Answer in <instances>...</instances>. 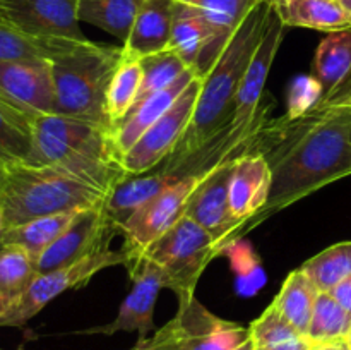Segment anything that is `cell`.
<instances>
[{"label":"cell","mask_w":351,"mask_h":350,"mask_svg":"<svg viewBox=\"0 0 351 350\" xmlns=\"http://www.w3.org/2000/svg\"><path fill=\"white\" fill-rule=\"evenodd\" d=\"M285 31H287V26L281 23L278 14L274 12L269 27H267L266 34L261 40L254 57L250 58L249 67L243 74L239 91H237L235 100H233V112L228 120V126L232 129L249 126L259 115L264 86H266L267 75H269L271 67H273L278 50L283 43Z\"/></svg>","instance_id":"14"},{"label":"cell","mask_w":351,"mask_h":350,"mask_svg":"<svg viewBox=\"0 0 351 350\" xmlns=\"http://www.w3.org/2000/svg\"><path fill=\"white\" fill-rule=\"evenodd\" d=\"M273 14L271 0H257L242 24L237 27L218 60L202 78L191 126L173 153L167 158L168 161L182 160L194 153L219 127L228 122L240 82L249 67L250 58L269 27Z\"/></svg>","instance_id":"2"},{"label":"cell","mask_w":351,"mask_h":350,"mask_svg":"<svg viewBox=\"0 0 351 350\" xmlns=\"http://www.w3.org/2000/svg\"><path fill=\"white\" fill-rule=\"evenodd\" d=\"M235 161L215 167L192 192L185 208V216L208 230L218 244L219 254L233 244V233L239 223L233 218L228 205V180Z\"/></svg>","instance_id":"13"},{"label":"cell","mask_w":351,"mask_h":350,"mask_svg":"<svg viewBox=\"0 0 351 350\" xmlns=\"http://www.w3.org/2000/svg\"><path fill=\"white\" fill-rule=\"evenodd\" d=\"M141 67H143V88L137 102L175 84L185 72L191 71L184 60L171 50H163L160 54L141 58Z\"/></svg>","instance_id":"34"},{"label":"cell","mask_w":351,"mask_h":350,"mask_svg":"<svg viewBox=\"0 0 351 350\" xmlns=\"http://www.w3.org/2000/svg\"><path fill=\"white\" fill-rule=\"evenodd\" d=\"M194 9L211 30V40L202 50L195 74L204 78L215 65L232 34L242 24L257 0H178Z\"/></svg>","instance_id":"18"},{"label":"cell","mask_w":351,"mask_h":350,"mask_svg":"<svg viewBox=\"0 0 351 350\" xmlns=\"http://www.w3.org/2000/svg\"><path fill=\"white\" fill-rule=\"evenodd\" d=\"M0 95L34 113H55L53 79L50 62H0Z\"/></svg>","instance_id":"16"},{"label":"cell","mask_w":351,"mask_h":350,"mask_svg":"<svg viewBox=\"0 0 351 350\" xmlns=\"http://www.w3.org/2000/svg\"><path fill=\"white\" fill-rule=\"evenodd\" d=\"M3 175H5V167H3V163H2V161H0V187H2Z\"/></svg>","instance_id":"44"},{"label":"cell","mask_w":351,"mask_h":350,"mask_svg":"<svg viewBox=\"0 0 351 350\" xmlns=\"http://www.w3.org/2000/svg\"><path fill=\"white\" fill-rule=\"evenodd\" d=\"M117 233H122V230L108 215L105 201L81 209L62 235L41 254L38 273H50L106 249Z\"/></svg>","instance_id":"10"},{"label":"cell","mask_w":351,"mask_h":350,"mask_svg":"<svg viewBox=\"0 0 351 350\" xmlns=\"http://www.w3.org/2000/svg\"><path fill=\"white\" fill-rule=\"evenodd\" d=\"M254 350H311V340L293 328L273 304L250 325Z\"/></svg>","instance_id":"31"},{"label":"cell","mask_w":351,"mask_h":350,"mask_svg":"<svg viewBox=\"0 0 351 350\" xmlns=\"http://www.w3.org/2000/svg\"><path fill=\"white\" fill-rule=\"evenodd\" d=\"M175 318L180 326L184 350H233L250 338V326L218 318L195 295L178 301Z\"/></svg>","instance_id":"15"},{"label":"cell","mask_w":351,"mask_h":350,"mask_svg":"<svg viewBox=\"0 0 351 350\" xmlns=\"http://www.w3.org/2000/svg\"><path fill=\"white\" fill-rule=\"evenodd\" d=\"M29 165L57 167L106 194L127 177L108 127L58 113L34 117Z\"/></svg>","instance_id":"3"},{"label":"cell","mask_w":351,"mask_h":350,"mask_svg":"<svg viewBox=\"0 0 351 350\" xmlns=\"http://www.w3.org/2000/svg\"><path fill=\"white\" fill-rule=\"evenodd\" d=\"M319 290L302 268L293 270L281 285V290L271 304L297 331L305 335L308 329L312 312Z\"/></svg>","instance_id":"26"},{"label":"cell","mask_w":351,"mask_h":350,"mask_svg":"<svg viewBox=\"0 0 351 350\" xmlns=\"http://www.w3.org/2000/svg\"><path fill=\"white\" fill-rule=\"evenodd\" d=\"M53 40H36L0 24V62L50 58Z\"/></svg>","instance_id":"35"},{"label":"cell","mask_w":351,"mask_h":350,"mask_svg":"<svg viewBox=\"0 0 351 350\" xmlns=\"http://www.w3.org/2000/svg\"><path fill=\"white\" fill-rule=\"evenodd\" d=\"M180 178H175L163 172H154L149 175H127L123 180H120L112 191L108 192L105 199L108 215L113 222L122 230L123 223L146 202L156 198L160 192L170 187L171 184L178 182Z\"/></svg>","instance_id":"21"},{"label":"cell","mask_w":351,"mask_h":350,"mask_svg":"<svg viewBox=\"0 0 351 350\" xmlns=\"http://www.w3.org/2000/svg\"><path fill=\"white\" fill-rule=\"evenodd\" d=\"M311 350H338V345H315Z\"/></svg>","instance_id":"42"},{"label":"cell","mask_w":351,"mask_h":350,"mask_svg":"<svg viewBox=\"0 0 351 350\" xmlns=\"http://www.w3.org/2000/svg\"><path fill=\"white\" fill-rule=\"evenodd\" d=\"M36 115L0 95V161L5 168L31 161Z\"/></svg>","instance_id":"23"},{"label":"cell","mask_w":351,"mask_h":350,"mask_svg":"<svg viewBox=\"0 0 351 350\" xmlns=\"http://www.w3.org/2000/svg\"><path fill=\"white\" fill-rule=\"evenodd\" d=\"M336 2H338V5L345 10L346 17H348V21L351 24V0H336Z\"/></svg>","instance_id":"40"},{"label":"cell","mask_w":351,"mask_h":350,"mask_svg":"<svg viewBox=\"0 0 351 350\" xmlns=\"http://www.w3.org/2000/svg\"><path fill=\"white\" fill-rule=\"evenodd\" d=\"M0 24L36 40H86L77 0H0Z\"/></svg>","instance_id":"12"},{"label":"cell","mask_w":351,"mask_h":350,"mask_svg":"<svg viewBox=\"0 0 351 350\" xmlns=\"http://www.w3.org/2000/svg\"><path fill=\"white\" fill-rule=\"evenodd\" d=\"M132 288L120 304L115 319L108 325L75 331L77 335H115L119 331L139 335V340L147 338L154 329V307L161 288H168L165 271L146 256L134 257L129 264Z\"/></svg>","instance_id":"9"},{"label":"cell","mask_w":351,"mask_h":350,"mask_svg":"<svg viewBox=\"0 0 351 350\" xmlns=\"http://www.w3.org/2000/svg\"><path fill=\"white\" fill-rule=\"evenodd\" d=\"M233 350H254L252 338H249V340H247V342H243L242 345H239V347H237V349H233Z\"/></svg>","instance_id":"41"},{"label":"cell","mask_w":351,"mask_h":350,"mask_svg":"<svg viewBox=\"0 0 351 350\" xmlns=\"http://www.w3.org/2000/svg\"><path fill=\"white\" fill-rule=\"evenodd\" d=\"M324 98V88L314 75H298L288 89V119H300L315 110Z\"/></svg>","instance_id":"36"},{"label":"cell","mask_w":351,"mask_h":350,"mask_svg":"<svg viewBox=\"0 0 351 350\" xmlns=\"http://www.w3.org/2000/svg\"><path fill=\"white\" fill-rule=\"evenodd\" d=\"M319 292H331L351 275V242H339L302 264Z\"/></svg>","instance_id":"33"},{"label":"cell","mask_w":351,"mask_h":350,"mask_svg":"<svg viewBox=\"0 0 351 350\" xmlns=\"http://www.w3.org/2000/svg\"><path fill=\"white\" fill-rule=\"evenodd\" d=\"M38 277V261L19 246H0V312Z\"/></svg>","instance_id":"30"},{"label":"cell","mask_w":351,"mask_h":350,"mask_svg":"<svg viewBox=\"0 0 351 350\" xmlns=\"http://www.w3.org/2000/svg\"><path fill=\"white\" fill-rule=\"evenodd\" d=\"M143 88V67L139 58H129L123 55V60L117 67L112 81L108 84L105 100V112L110 129L120 124L123 117L132 110L139 98Z\"/></svg>","instance_id":"29"},{"label":"cell","mask_w":351,"mask_h":350,"mask_svg":"<svg viewBox=\"0 0 351 350\" xmlns=\"http://www.w3.org/2000/svg\"><path fill=\"white\" fill-rule=\"evenodd\" d=\"M329 294H331L332 297H335L336 301H338L351 314V275L346 280H343L338 287L332 288Z\"/></svg>","instance_id":"39"},{"label":"cell","mask_w":351,"mask_h":350,"mask_svg":"<svg viewBox=\"0 0 351 350\" xmlns=\"http://www.w3.org/2000/svg\"><path fill=\"white\" fill-rule=\"evenodd\" d=\"M351 110L285 115L281 132L266 150L271 167L267 202L237 232L235 240L274 213L331 182L351 175Z\"/></svg>","instance_id":"1"},{"label":"cell","mask_w":351,"mask_h":350,"mask_svg":"<svg viewBox=\"0 0 351 350\" xmlns=\"http://www.w3.org/2000/svg\"><path fill=\"white\" fill-rule=\"evenodd\" d=\"M122 60V45L96 43L88 38H55L48 58L53 79L55 113L110 129L105 112L106 91Z\"/></svg>","instance_id":"4"},{"label":"cell","mask_w":351,"mask_h":350,"mask_svg":"<svg viewBox=\"0 0 351 350\" xmlns=\"http://www.w3.org/2000/svg\"><path fill=\"white\" fill-rule=\"evenodd\" d=\"M351 326V314L329 292H319L308 329L312 345H339Z\"/></svg>","instance_id":"32"},{"label":"cell","mask_w":351,"mask_h":350,"mask_svg":"<svg viewBox=\"0 0 351 350\" xmlns=\"http://www.w3.org/2000/svg\"><path fill=\"white\" fill-rule=\"evenodd\" d=\"M132 259V254L125 247L120 250H112L106 247L74 264L58 268L50 273H38L26 292L17 297L5 311L0 312V326L21 328L64 292L84 287L95 275L106 268L119 266V264L129 266Z\"/></svg>","instance_id":"7"},{"label":"cell","mask_w":351,"mask_h":350,"mask_svg":"<svg viewBox=\"0 0 351 350\" xmlns=\"http://www.w3.org/2000/svg\"><path fill=\"white\" fill-rule=\"evenodd\" d=\"M312 75L324 88V96L335 93L351 75V30L335 31L319 43Z\"/></svg>","instance_id":"24"},{"label":"cell","mask_w":351,"mask_h":350,"mask_svg":"<svg viewBox=\"0 0 351 350\" xmlns=\"http://www.w3.org/2000/svg\"><path fill=\"white\" fill-rule=\"evenodd\" d=\"M345 343H346V345H348V347H350V349H351V326H350L348 333H346V338H345Z\"/></svg>","instance_id":"45"},{"label":"cell","mask_w":351,"mask_h":350,"mask_svg":"<svg viewBox=\"0 0 351 350\" xmlns=\"http://www.w3.org/2000/svg\"><path fill=\"white\" fill-rule=\"evenodd\" d=\"M271 189V167L264 153H250L235 160L228 180V205L239 232L266 206ZM237 232L233 233L235 242Z\"/></svg>","instance_id":"17"},{"label":"cell","mask_w":351,"mask_h":350,"mask_svg":"<svg viewBox=\"0 0 351 350\" xmlns=\"http://www.w3.org/2000/svg\"><path fill=\"white\" fill-rule=\"evenodd\" d=\"M175 5L177 0H144L129 38L122 43L123 55L141 60L147 55L168 50L173 30Z\"/></svg>","instance_id":"20"},{"label":"cell","mask_w":351,"mask_h":350,"mask_svg":"<svg viewBox=\"0 0 351 350\" xmlns=\"http://www.w3.org/2000/svg\"><path fill=\"white\" fill-rule=\"evenodd\" d=\"M130 350H184L178 319H170L156 333L144 340H137V343Z\"/></svg>","instance_id":"37"},{"label":"cell","mask_w":351,"mask_h":350,"mask_svg":"<svg viewBox=\"0 0 351 350\" xmlns=\"http://www.w3.org/2000/svg\"><path fill=\"white\" fill-rule=\"evenodd\" d=\"M201 84L202 79L195 75L194 81L185 88L170 110L161 119H158L120 158V163L127 175L146 174L173 153L191 126L201 93Z\"/></svg>","instance_id":"8"},{"label":"cell","mask_w":351,"mask_h":350,"mask_svg":"<svg viewBox=\"0 0 351 350\" xmlns=\"http://www.w3.org/2000/svg\"><path fill=\"white\" fill-rule=\"evenodd\" d=\"M331 110H351V75L335 93L324 96L314 112H331Z\"/></svg>","instance_id":"38"},{"label":"cell","mask_w":351,"mask_h":350,"mask_svg":"<svg viewBox=\"0 0 351 350\" xmlns=\"http://www.w3.org/2000/svg\"><path fill=\"white\" fill-rule=\"evenodd\" d=\"M208 172L201 175L184 177L171 184L163 192L141 206L122 226V235L125 237V249L132 257L141 256L154 240L160 239L167 230H170L182 216L191 199L192 192L206 178Z\"/></svg>","instance_id":"11"},{"label":"cell","mask_w":351,"mask_h":350,"mask_svg":"<svg viewBox=\"0 0 351 350\" xmlns=\"http://www.w3.org/2000/svg\"><path fill=\"white\" fill-rule=\"evenodd\" d=\"M0 350H2V349H0Z\"/></svg>","instance_id":"48"},{"label":"cell","mask_w":351,"mask_h":350,"mask_svg":"<svg viewBox=\"0 0 351 350\" xmlns=\"http://www.w3.org/2000/svg\"><path fill=\"white\" fill-rule=\"evenodd\" d=\"M350 137H351V134H350Z\"/></svg>","instance_id":"47"},{"label":"cell","mask_w":351,"mask_h":350,"mask_svg":"<svg viewBox=\"0 0 351 350\" xmlns=\"http://www.w3.org/2000/svg\"><path fill=\"white\" fill-rule=\"evenodd\" d=\"M209 40H211V30L204 19L194 9L177 0L168 50L175 51L189 69L195 71L199 57Z\"/></svg>","instance_id":"28"},{"label":"cell","mask_w":351,"mask_h":350,"mask_svg":"<svg viewBox=\"0 0 351 350\" xmlns=\"http://www.w3.org/2000/svg\"><path fill=\"white\" fill-rule=\"evenodd\" d=\"M106 192L48 165L17 163L5 168L0 206L5 229L41 216L79 211L106 199Z\"/></svg>","instance_id":"5"},{"label":"cell","mask_w":351,"mask_h":350,"mask_svg":"<svg viewBox=\"0 0 351 350\" xmlns=\"http://www.w3.org/2000/svg\"><path fill=\"white\" fill-rule=\"evenodd\" d=\"M3 230H5V218H3V211H2V206H0V237H2Z\"/></svg>","instance_id":"43"},{"label":"cell","mask_w":351,"mask_h":350,"mask_svg":"<svg viewBox=\"0 0 351 350\" xmlns=\"http://www.w3.org/2000/svg\"><path fill=\"white\" fill-rule=\"evenodd\" d=\"M338 350H351V349L348 345H346L345 342H343V343H339V345H338Z\"/></svg>","instance_id":"46"},{"label":"cell","mask_w":351,"mask_h":350,"mask_svg":"<svg viewBox=\"0 0 351 350\" xmlns=\"http://www.w3.org/2000/svg\"><path fill=\"white\" fill-rule=\"evenodd\" d=\"M274 12L287 27L335 33L351 30L345 10L336 0H271Z\"/></svg>","instance_id":"22"},{"label":"cell","mask_w":351,"mask_h":350,"mask_svg":"<svg viewBox=\"0 0 351 350\" xmlns=\"http://www.w3.org/2000/svg\"><path fill=\"white\" fill-rule=\"evenodd\" d=\"M144 0H77L79 23H88L120 41L129 38Z\"/></svg>","instance_id":"27"},{"label":"cell","mask_w":351,"mask_h":350,"mask_svg":"<svg viewBox=\"0 0 351 350\" xmlns=\"http://www.w3.org/2000/svg\"><path fill=\"white\" fill-rule=\"evenodd\" d=\"M195 71H189L178 79L175 84L168 86V88L161 89V91L153 93V95L146 96L144 100L137 102L132 106L129 113L123 117V120L120 124H117L112 130H110V136H112L113 148H115L117 154L120 158L137 143L141 136L156 122L158 119L165 115V113L170 110V106L173 105L178 100V96L185 91L189 84L194 81Z\"/></svg>","instance_id":"19"},{"label":"cell","mask_w":351,"mask_h":350,"mask_svg":"<svg viewBox=\"0 0 351 350\" xmlns=\"http://www.w3.org/2000/svg\"><path fill=\"white\" fill-rule=\"evenodd\" d=\"M75 215L77 211L57 213V215L34 218L23 225L10 226V229L3 230L2 237H0V246H19L38 261L41 254L71 225Z\"/></svg>","instance_id":"25"},{"label":"cell","mask_w":351,"mask_h":350,"mask_svg":"<svg viewBox=\"0 0 351 350\" xmlns=\"http://www.w3.org/2000/svg\"><path fill=\"white\" fill-rule=\"evenodd\" d=\"M218 254L211 233L184 215L141 256L149 257L165 271L168 288L184 301L194 295L199 278Z\"/></svg>","instance_id":"6"}]
</instances>
